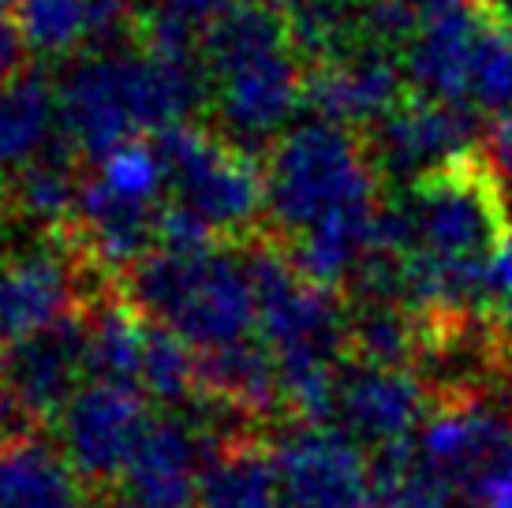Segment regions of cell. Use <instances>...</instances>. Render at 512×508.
I'll list each match as a JSON object with an SVG mask.
<instances>
[{
    "instance_id": "1",
    "label": "cell",
    "mask_w": 512,
    "mask_h": 508,
    "mask_svg": "<svg viewBox=\"0 0 512 508\" xmlns=\"http://www.w3.org/2000/svg\"><path fill=\"white\" fill-rule=\"evenodd\" d=\"M206 101L199 49L169 53L143 42L72 60L57 83L60 139L90 165L146 131L184 124Z\"/></svg>"
},
{
    "instance_id": "2",
    "label": "cell",
    "mask_w": 512,
    "mask_h": 508,
    "mask_svg": "<svg viewBox=\"0 0 512 508\" xmlns=\"http://www.w3.org/2000/svg\"><path fill=\"white\" fill-rule=\"evenodd\" d=\"M299 57L277 0H243L206 23L199 60L214 131L243 150L273 146L307 94Z\"/></svg>"
},
{
    "instance_id": "3",
    "label": "cell",
    "mask_w": 512,
    "mask_h": 508,
    "mask_svg": "<svg viewBox=\"0 0 512 508\" xmlns=\"http://www.w3.org/2000/svg\"><path fill=\"white\" fill-rule=\"evenodd\" d=\"M247 266L255 281L258 333L273 352L281 396L307 415V423H329L341 352L348 348V314L329 284L311 281L292 254L255 243Z\"/></svg>"
},
{
    "instance_id": "4",
    "label": "cell",
    "mask_w": 512,
    "mask_h": 508,
    "mask_svg": "<svg viewBox=\"0 0 512 508\" xmlns=\"http://www.w3.org/2000/svg\"><path fill=\"white\" fill-rule=\"evenodd\" d=\"M128 296L150 322L180 337L195 355L232 348L258 325L247 254L221 240L154 247L128 269Z\"/></svg>"
},
{
    "instance_id": "5",
    "label": "cell",
    "mask_w": 512,
    "mask_h": 508,
    "mask_svg": "<svg viewBox=\"0 0 512 508\" xmlns=\"http://www.w3.org/2000/svg\"><path fill=\"white\" fill-rule=\"evenodd\" d=\"M266 217L277 236L299 240L329 217L378 202V169L367 142L333 120L288 127L262 161Z\"/></svg>"
},
{
    "instance_id": "6",
    "label": "cell",
    "mask_w": 512,
    "mask_h": 508,
    "mask_svg": "<svg viewBox=\"0 0 512 508\" xmlns=\"http://www.w3.org/2000/svg\"><path fill=\"white\" fill-rule=\"evenodd\" d=\"M157 150L169 176V202L221 236L247 232L266 213V184L251 150L236 146L221 131L172 124L157 135Z\"/></svg>"
},
{
    "instance_id": "7",
    "label": "cell",
    "mask_w": 512,
    "mask_h": 508,
    "mask_svg": "<svg viewBox=\"0 0 512 508\" xmlns=\"http://www.w3.org/2000/svg\"><path fill=\"white\" fill-rule=\"evenodd\" d=\"M270 452L288 508H378L370 456L341 426L299 419Z\"/></svg>"
},
{
    "instance_id": "8",
    "label": "cell",
    "mask_w": 512,
    "mask_h": 508,
    "mask_svg": "<svg viewBox=\"0 0 512 508\" xmlns=\"http://www.w3.org/2000/svg\"><path fill=\"white\" fill-rule=\"evenodd\" d=\"M139 389L94 381L83 385L57 415V445L83 482L124 479L128 460L135 456L150 426V408Z\"/></svg>"
},
{
    "instance_id": "9",
    "label": "cell",
    "mask_w": 512,
    "mask_h": 508,
    "mask_svg": "<svg viewBox=\"0 0 512 508\" xmlns=\"http://www.w3.org/2000/svg\"><path fill=\"white\" fill-rule=\"evenodd\" d=\"M367 150L378 176L415 184L430 172L453 165L471 154L475 120L464 105L408 94L378 124L367 127Z\"/></svg>"
},
{
    "instance_id": "10",
    "label": "cell",
    "mask_w": 512,
    "mask_h": 508,
    "mask_svg": "<svg viewBox=\"0 0 512 508\" xmlns=\"http://www.w3.org/2000/svg\"><path fill=\"white\" fill-rule=\"evenodd\" d=\"M221 445V430L202 415H154L124 471V494L135 508H191L202 471Z\"/></svg>"
},
{
    "instance_id": "11",
    "label": "cell",
    "mask_w": 512,
    "mask_h": 508,
    "mask_svg": "<svg viewBox=\"0 0 512 508\" xmlns=\"http://www.w3.org/2000/svg\"><path fill=\"white\" fill-rule=\"evenodd\" d=\"M83 258L64 243L38 240L0 262V348L75 318Z\"/></svg>"
},
{
    "instance_id": "12",
    "label": "cell",
    "mask_w": 512,
    "mask_h": 508,
    "mask_svg": "<svg viewBox=\"0 0 512 508\" xmlns=\"http://www.w3.org/2000/svg\"><path fill=\"white\" fill-rule=\"evenodd\" d=\"M427 408V385L408 367H374L356 359V367H341L337 374L329 423L363 449H389L423 430Z\"/></svg>"
},
{
    "instance_id": "13",
    "label": "cell",
    "mask_w": 512,
    "mask_h": 508,
    "mask_svg": "<svg viewBox=\"0 0 512 508\" xmlns=\"http://www.w3.org/2000/svg\"><path fill=\"white\" fill-rule=\"evenodd\" d=\"M490 23L494 15L483 0H456L449 8L423 15L408 45L400 49V64L415 83V94L468 109L471 75Z\"/></svg>"
},
{
    "instance_id": "14",
    "label": "cell",
    "mask_w": 512,
    "mask_h": 508,
    "mask_svg": "<svg viewBox=\"0 0 512 508\" xmlns=\"http://www.w3.org/2000/svg\"><path fill=\"white\" fill-rule=\"evenodd\" d=\"M12 27L30 57L79 60L139 42L143 19L131 0H15Z\"/></svg>"
},
{
    "instance_id": "15",
    "label": "cell",
    "mask_w": 512,
    "mask_h": 508,
    "mask_svg": "<svg viewBox=\"0 0 512 508\" xmlns=\"http://www.w3.org/2000/svg\"><path fill=\"white\" fill-rule=\"evenodd\" d=\"M86 370V322L75 314L27 340L0 348V381L30 419H57L68 408Z\"/></svg>"
},
{
    "instance_id": "16",
    "label": "cell",
    "mask_w": 512,
    "mask_h": 508,
    "mask_svg": "<svg viewBox=\"0 0 512 508\" xmlns=\"http://www.w3.org/2000/svg\"><path fill=\"white\" fill-rule=\"evenodd\" d=\"M404 64L385 45H363L337 60H326L307 71L303 105L322 120L344 127L378 124L404 94Z\"/></svg>"
},
{
    "instance_id": "17",
    "label": "cell",
    "mask_w": 512,
    "mask_h": 508,
    "mask_svg": "<svg viewBox=\"0 0 512 508\" xmlns=\"http://www.w3.org/2000/svg\"><path fill=\"white\" fill-rule=\"evenodd\" d=\"M60 135L57 86L38 68L0 75V172L12 176Z\"/></svg>"
},
{
    "instance_id": "18",
    "label": "cell",
    "mask_w": 512,
    "mask_h": 508,
    "mask_svg": "<svg viewBox=\"0 0 512 508\" xmlns=\"http://www.w3.org/2000/svg\"><path fill=\"white\" fill-rule=\"evenodd\" d=\"M0 508H86V490L68 456L49 441L0 445Z\"/></svg>"
},
{
    "instance_id": "19",
    "label": "cell",
    "mask_w": 512,
    "mask_h": 508,
    "mask_svg": "<svg viewBox=\"0 0 512 508\" xmlns=\"http://www.w3.org/2000/svg\"><path fill=\"white\" fill-rule=\"evenodd\" d=\"M86 322V370L94 381H113V385H131L143 393V363L150 348V329L154 322L146 318L135 303H101L98 311L83 318ZM146 396V393H143Z\"/></svg>"
},
{
    "instance_id": "20",
    "label": "cell",
    "mask_w": 512,
    "mask_h": 508,
    "mask_svg": "<svg viewBox=\"0 0 512 508\" xmlns=\"http://www.w3.org/2000/svg\"><path fill=\"white\" fill-rule=\"evenodd\" d=\"M79 172H75V154L57 139L45 154L15 169L4 184V206L34 228H57L68 217H75L79 202Z\"/></svg>"
},
{
    "instance_id": "21",
    "label": "cell",
    "mask_w": 512,
    "mask_h": 508,
    "mask_svg": "<svg viewBox=\"0 0 512 508\" xmlns=\"http://www.w3.org/2000/svg\"><path fill=\"white\" fill-rule=\"evenodd\" d=\"M199 385L202 393L217 396L247 415H266L285 400L273 352L266 348V340L255 337L221 348V352L199 355Z\"/></svg>"
},
{
    "instance_id": "22",
    "label": "cell",
    "mask_w": 512,
    "mask_h": 508,
    "mask_svg": "<svg viewBox=\"0 0 512 508\" xmlns=\"http://www.w3.org/2000/svg\"><path fill=\"white\" fill-rule=\"evenodd\" d=\"M370 471H374L378 508H468L464 490L419 452L415 438L389 449H374Z\"/></svg>"
},
{
    "instance_id": "23",
    "label": "cell",
    "mask_w": 512,
    "mask_h": 508,
    "mask_svg": "<svg viewBox=\"0 0 512 508\" xmlns=\"http://www.w3.org/2000/svg\"><path fill=\"white\" fill-rule=\"evenodd\" d=\"M199 508H288L273 452L258 445H228L210 460L199 482Z\"/></svg>"
},
{
    "instance_id": "24",
    "label": "cell",
    "mask_w": 512,
    "mask_h": 508,
    "mask_svg": "<svg viewBox=\"0 0 512 508\" xmlns=\"http://www.w3.org/2000/svg\"><path fill=\"white\" fill-rule=\"evenodd\" d=\"M288 15V27L299 53L314 68L337 60L352 49L374 45L367 34V4L370 0H277Z\"/></svg>"
},
{
    "instance_id": "25",
    "label": "cell",
    "mask_w": 512,
    "mask_h": 508,
    "mask_svg": "<svg viewBox=\"0 0 512 508\" xmlns=\"http://www.w3.org/2000/svg\"><path fill=\"white\" fill-rule=\"evenodd\" d=\"M348 344L359 363L374 367H404L419 352V322L415 311L393 299H359L348 314Z\"/></svg>"
},
{
    "instance_id": "26",
    "label": "cell",
    "mask_w": 512,
    "mask_h": 508,
    "mask_svg": "<svg viewBox=\"0 0 512 508\" xmlns=\"http://www.w3.org/2000/svg\"><path fill=\"white\" fill-rule=\"evenodd\" d=\"M468 105L479 113H490L498 120L512 116V34L498 23H490L475 60V75H471Z\"/></svg>"
},
{
    "instance_id": "27",
    "label": "cell",
    "mask_w": 512,
    "mask_h": 508,
    "mask_svg": "<svg viewBox=\"0 0 512 508\" xmlns=\"http://www.w3.org/2000/svg\"><path fill=\"white\" fill-rule=\"evenodd\" d=\"M479 307L498 314L512 311V232L498 251L486 258L483 277H479Z\"/></svg>"
},
{
    "instance_id": "28",
    "label": "cell",
    "mask_w": 512,
    "mask_h": 508,
    "mask_svg": "<svg viewBox=\"0 0 512 508\" xmlns=\"http://www.w3.org/2000/svg\"><path fill=\"white\" fill-rule=\"evenodd\" d=\"M243 0H154L157 12H169L176 19H184L191 27H206V23H214L217 15L228 12V8H236Z\"/></svg>"
},
{
    "instance_id": "29",
    "label": "cell",
    "mask_w": 512,
    "mask_h": 508,
    "mask_svg": "<svg viewBox=\"0 0 512 508\" xmlns=\"http://www.w3.org/2000/svg\"><path fill=\"white\" fill-rule=\"evenodd\" d=\"M490 169H494V176L501 180V187H505V195H509L512 202V116L509 120H498V127L490 131Z\"/></svg>"
},
{
    "instance_id": "30",
    "label": "cell",
    "mask_w": 512,
    "mask_h": 508,
    "mask_svg": "<svg viewBox=\"0 0 512 508\" xmlns=\"http://www.w3.org/2000/svg\"><path fill=\"white\" fill-rule=\"evenodd\" d=\"M34 423L27 411L19 408V400L8 393V385L0 381V445H8L15 438H27V426Z\"/></svg>"
},
{
    "instance_id": "31",
    "label": "cell",
    "mask_w": 512,
    "mask_h": 508,
    "mask_svg": "<svg viewBox=\"0 0 512 508\" xmlns=\"http://www.w3.org/2000/svg\"><path fill=\"white\" fill-rule=\"evenodd\" d=\"M397 4H404L415 19H423V15L438 12V8H449V4H456V0H397Z\"/></svg>"
},
{
    "instance_id": "32",
    "label": "cell",
    "mask_w": 512,
    "mask_h": 508,
    "mask_svg": "<svg viewBox=\"0 0 512 508\" xmlns=\"http://www.w3.org/2000/svg\"><path fill=\"white\" fill-rule=\"evenodd\" d=\"M483 4L490 8L494 23H498V27H505L512 34V0H483Z\"/></svg>"
},
{
    "instance_id": "33",
    "label": "cell",
    "mask_w": 512,
    "mask_h": 508,
    "mask_svg": "<svg viewBox=\"0 0 512 508\" xmlns=\"http://www.w3.org/2000/svg\"><path fill=\"white\" fill-rule=\"evenodd\" d=\"M12 8H15V0H0V27L12 23Z\"/></svg>"
},
{
    "instance_id": "34",
    "label": "cell",
    "mask_w": 512,
    "mask_h": 508,
    "mask_svg": "<svg viewBox=\"0 0 512 508\" xmlns=\"http://www.w3.org/2000/svg\"><path fill=\"white\" fill-rule=\"evenodd\" d=\"M0 202H4V191H0Z\"/></svg>"
}]
</instances>
